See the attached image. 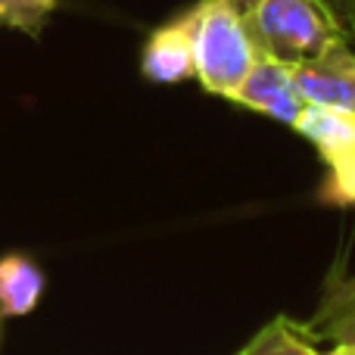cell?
<instances>
[{"mask_svg": "<svg viewBox=\"0 0 355 355\" xmlns=\"http://www.w3.org/2000/svg\"><path fill=\"white\" fill-rule=\"evenodd\" d=\"M184 22L193 50V78L206 94L231 100L259 56L243 12L231 0H200L184 12Z\"/></svg>", "mask_w": 355, "mask_h": 355, "instance_id": "6da1fadb", "label": "cell"}, {"mask_svg": "<svg viewBox=\"0 0 355 355\" xmlns=\"http://www.w3.org/2000/svg\"><path fill=\"white\" fill-rule=\"evenodd\" d=\"M243 22L259 53L284 62H302L340 41L318 0H256L243 10Z\"/></svg>", "mask_w": 355, "mask_h": 355, "instance_id": "7a4b0ae2", "label": "cell"}, {"mask_svg": "<svg viewBox=\"0 0 355 355\" xmlns=\"http://www.w3.org/2000/svg\"><path fill=\"white\" fill-rule=\"evenodd\" d=\"M234 103L256 110L262 116L275 119L281 125L293 128L300 112L306 110L300 87H296V75H293V62H284L277 56L259 53L252 69L246 72V78L240 81V87L234 91Z\"/></svg>", "mask_w": 355, "mask_h": 355, "instance_id": "3957f363", "label": "cell"}, {"mask_svg": "<svg viewBox=\"0 0 355 355\" xmlns=\"http://www.w3.org/2000/svg\"><path fill=\"white\" fill-rule=\"evenodd\" d=\"M296 87L306 103L355 112V53L349 41H334L321 53L293 62Z\"/></svg>", "mask_w": 355, "mask_h": 355, "instance_id": "277c9868", "label": "cell"}, {"mask_svg": "<svg viewBox=\"0 0 355 355\" xmlns=\"http://www.w3.org/2000/svg\"><path fill=\"white\" fill-rule=\"evenodd\" d=\"M302 331L321 343L331 340L337 343H355V271L346 275L343 268L331 271L321 287L318 306H315L312 318L302 321Z\"/></svg>", "mask_w": 355, "mask_h": 355, "instance_id": "5b68a950", "label": "cell"}, {"mask_svg": "<svg viewBox=\"0 0 355 355\" xmlns=\"http://www.w3.org/2000/svg\"><path fill=\"white\" fill-rule=\"evenodd\" d=\"M141 72L153 85H178L193 78V50H190V31L184 16L159 25L147 37L141 53Z\"/></svg>", "mask_w": 355, "mask_h": 355, "instance_id": "8992f818", "label": "cell"}, {"mask_svg": "<svg viewBox=\"0 0 355 355\" xmlns=\"http://www.w3.org/2000/svg\"><path fill=\"white\" fill-rule=\"evenodd\" d=\"M44 271L25 252H6L0 256V315L22 318L37 309L44 296Z\"/></svg>", "mask_w": 355, "mask_h": 355, "instance_id": "52a82bcc", "label": "cell"}, {"mask_svg": "<svg viewBox=\"0 0 355 355\" xmlns=\"http://www.w3.org/2000/svg\"><path fill=\"white\" fill-rule=\"evenodd\" d=\"M293 131H300L309 144H315L321 159L331 162V159H337V156H343L346 150L355 147V112L306 103V110L296 119Z\"/></svg>", "mask_w": 355, "mask_h": 355, "instance_id": "ba28073f", "label": "cell"}, {"mask_svg": "<svg viewBox=\"0 0 355 355\" xmlns=\"http://www.w3.org/2000/svg\"><path fill=\"white\" fill-rule=\"evenodd\" d=\"M237 355H321L315 340L287 315L271 318Z\"/></svg>", "mask_w": 355, "mask_h": 355, "instance_id": "9c48e42d", "label": "cell"}, {"mask_svg": "<svg viewBox=\"0 0 355 355\" xmlns=\"http://www.w3.org/2000/svg\"><path fill=\"white\" fill-rule=\"evenodd\" d=\"M53 10L56 0H0V22L37 37Z\"/></svg>", "mask_w": 355, "mask_h": 355, "instance_id": "30bf717a", "label": "cell"}, {"mask_svg": "<svg viewBox=\"0 0 355 355\" xmlns=\"http://www.w3.org/2000/svg\"><path fill=\"white\" fill-rule=\"evenodd\" d=\"M321 200L331 206H355V147L327 162V181Z\"/></svg>", "mask_w": 355, "mask_h": 355, "instance_id": "8fae6325", "label": "cell"}, {"mask_svg": "<svg viewBox=\"0 0 355 355\" xmlns=\"http://www.w3.org/2000/svg\"><path fill=\"white\" fill-rule=\"evenodd\" d=\"M343 41H355V0H318Z\"/></svg>", "mask_w": 355, "mask_h": 355, "instance_id": "7c38bea8", "label": "cell"}, {"mask_svg": "<svg viewBox=\"0 0 355 355\" xmlns=\"http://www.w3.org/2000/svg\"><path fill=\"white\" fill-rule=\"evenodd\" d=\"M327 355H355V343H337L334 352H327Z\"/></svg>", "mask_w": 355, "mask_h": 355, "instance_id": "4fadbf2b", "label": "cell"}, {"mask_svg": "<svg viewBox=\"0 0 355 355\" xmlns=\"http://www.w3.org/2000/svg\"><path fill=\"white\" fill-rule=\"evenodd\" d=\"M231 3H234V6H237V10H240V12H243V10H250V6H252V3H256V0H231Z\"/></svg>", "mask_w": 355, "mask_h": 355, "instance_id": "5bb4252c", "label": "cell"}]
</instances>
